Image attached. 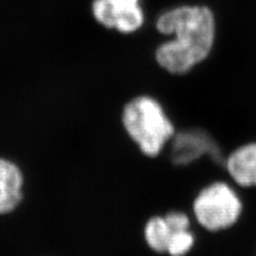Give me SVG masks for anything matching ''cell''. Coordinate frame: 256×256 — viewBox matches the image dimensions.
Listing matches in <instances>:
<instances>
[{"label": "cell", "mask_w": 256, "mask_h": 256, "mask_svg": "<svg viewBox=\"0 0 256 256\" xmlns=\"http://www.w3.org/2000/svg\"><path fill=\"white\" fill-rule=\"evenodd\" d=\"M160 34L176 36V40L160 46L156 60L171 74H185L204 61L214 45V20L205 6H180L168 11L157 20Z\"/></svg>", "instance_id": "6da1fadb"}, {"label": "cell", "mask_w": 256, "mask_h": 256, "mask_svg": "<svg viewBox=\"0 0 256 256\" xmlns=\"http://www.w3.org/2000/svg\"><path fill=\"white\" fill-rule=\"evenodd\" d=\"M128 137L141 153L155 158L169 146L175 126L164 106L148 95L137 96L128 102L121 116Z\"/></svg>", "instance_id": "7a4b0ae2"}, {"label": "cell", "mask_w": 256, "mask_h": 256, "mask_svg": "<svg viewBox=\"0 0 256 256\" xmlns=\"http://www.w3.org/2000/svg\"><path fill=\"white\" fill-rule=\"evenodd\" d=\"M244 203L230 184L216 180L200 190L192 202V214L198 226L217 233L233 228L242 214Z\"/></svg>", "instance_id": "3957f363"}, {"label": "cell", "mask_w": 256, "mask_h": 256, "mask_svg": "<svg viewBox=\"0 0 256 256\" xmlns=\"http://www.w3.org/2000/svg\"><path fill=\"white\" fill-rule=\"evenodd\" d=\"M172 164L186 166L208 157L217 164H223L224 156L219 144L203 128H185L176 132L169 143Z\"/></svg>", "instance_id": "277c9868"}, {"label": "cell", "mask_w": 256, "mask_h": 256, "mask_svg": "<svg viewBox=\"0 0 256 256\" xmlns=\"http://www.w3.org/2000/svg\"><path fill=\"white\" fill-rule=\"evenodd\" d=\"M93 14L100 24L130 34L143 24V12L139 0H95Z\"/></svg>", "instance_id": "5b68a950"}, {"label": "cell", "mask_w": 256, "mask_h": 256, "mask_svg": "<svg viewBox=\"0 0 256 256\" xmlns=\"http://www.w3.org/2000/svg\"><path fill=\"white\" fill-rule=\"evenodd\" d=\"M222 164L236 186L256 188V142L239 146L224 157Z\"/></svg>", "instance_id": "8992f818"}, {"label": "cell", "mask_w": 256, "mask_h": 256, "mask_svg": "<svg viewBox=\"0 0 256 256\" xmlns=\"http://www.w3.org/2000/svg\"><path fill=\"white\" fill-rule=\"evenodd\" d=\"M24 178L20 168L0 158V214L15 210L22 198Z\"/></svg>", "instance_id": "52a82bcc"}, {"label": "cell", "mask_w": 256, "mask_h": 256, "mask_svg": "<svg viewBox=\"0 0 256 256\" xmlns=\"http://www.w3.org/2000/svg\"><path fill=\"white\" fill-rule=\"evenodd\" d=\"M175 230L164 216H154L148 219L143 230L144 239L152 251L158 254H166L172 234Z\"/></svg>", "instance_id": "ba28073f"}, {"label": "cell", "mask_w": 256, "mask_h": 256, "mask_svg": "<svg viewBox=\"0 0 256 256\" xmlns=\"http://www.w3.org/2000/svg\"><path fill=\"white\" fill-rule=\"evenodd\" d=\"M196 244V235L191 228L175 230L166 248L169 256H186L194 249Z\"/></svg>", "instance_id": "9c48e42d"}]
</instances>
